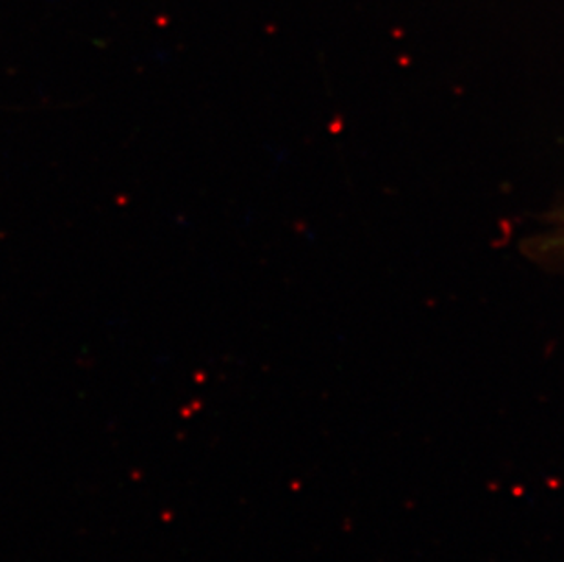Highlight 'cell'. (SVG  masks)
<instances>
[{
  "mask_svg": "<svg viewBox=\"0 0 564 562\" xmlns=\"http://www.w3.org/2000/svg\"><path fill=\"white\" fill-rule=\"evenodd\" d=\"M564 249V234H544L541 238L528 239L524 244V252L532 260H543L544 256L560 252Z\"/></svg>",
  "mask_w": 564,
  "mask_h": 562,
  "instance_id": "1",
  "label": "cell"
}]
</instances>
